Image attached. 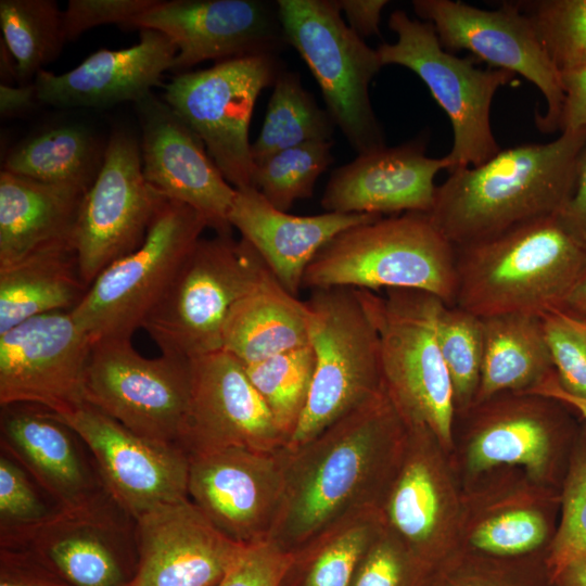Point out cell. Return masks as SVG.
Returning a JSON list of instances; mask_svg holds the SVG:
<instances>
[{"instance_id":"4316f807","label":"cell","mask_w":586,"mask_h":586,"mask_svg":"<svg viewBox=\"0 0 586 586\" xmlns=\"http://www.w3.org/2000/svg\"><path fill=\"white\" fill-rule=\"evenodd\" d=\"M378 217L382 216L336 212L297 216L245 188L235 189L228 219L282 286L297 296L306 268L320 249L343 230Z\"/></svg>"},{"instance_id":"9f6ffc18","label":"cell","mask_w":586,"mask_h":586,"mask_svg":"<svg viewBox=\"0 0 586 586\" xmlns=\"http://www.w3.org/2000/svg\"><path fill=\"white\" fill-rule=\"evenodd\" d=\"M556 581L559 586H586V558L570 564Z\"/></svg>"},{"instance_id":"d590c367","label":"cell","mask_w":586,"mask_h":586,"mask_svg":"<svg viewBox=\"0 0 586 586\" xmlns=\"http://www.w3.org/2000/svg\"><path fill=\"white\" fill-rule=\"evenodd\" d=\"M0 26L16 63L17 85L34 82L67 42L63 11L53 0H1Z\"/></svg>"},{"instance_id":"74e56055","label":"cell","mask_w":586,"mask_h":586,"mask_svg":"<svg viewBox=\"0 0 586 586\" xmlns=\"http://www.w3.org/2000/svg\"><path fill=\"white\" fill-rule=\"evenodd\" d=\"M332 141H313L254 163V188L276 208L288 212L310 198L318 178L333 163Z\"/></svg>"},{"instance_id":"277c9868","label":"cell","mask_w":586,"mask_h":586,"mask_svg":"<svg viewBox=\"0 0 586 586\" xmlns=\"http://www.w3.org/2000/svg\"><path fill=\"white\" fill-rule=\"evenodd\" d=\"M303 288L419 290L455 306L456 247L429 214L378 217L343 230L320 249Z\"/></svg>"},{"instance_id":"6f0895ef","label":"cell","mask_w":586,"mask_h":586,"mask_svg":"<svg viewBox=\"0 0 586 586\" xmlns=\"http://www.w3.org/2000/svg\"><path fill=\"white\" fill-rule=\"evenodd\" d=\"M0 68L1 77L4 78L1 84L10 85L9 79L15 80L17 84V69L15 60L13 59L2 38L0 41Z\"/></svg>"},{"instance_id":"4fadbf2b","label":"cell","mask_w":586,"mask_h":586,"mask_svg":"<svg viewBox=\"0 0 586 586\" xmlns=\"http://www.w3.org/2000/svg\"><path fill=\"white\" fill-rule=\"evenodd\" d=\"M0 547L26 551L72 586H127L138 566L137 520L106 494L0 534Z\"/></svg>"},{"instance_id":"60d3db41","label":"cell","mask_w":586,"mask_h":586,"mask_svg":"<svg viewBox=\"0 0 586 586\" xmlns=\"http://www.w3.org/2000/svg\"><path fill=\"white\" fill-rule=\"evenodd\" d=\"M586 558V443L576 447L565 474L562 517L548 565L553 579L573 562Z\"/></svg>"},{"instance_id":"b9f144b4","label":"cell","mask_w":586,"mask_h":586,"mask_svg":"<svg viewBox=\"0 0 586 586\" xmlns=\"http://www.w3.org/2000/svg\"><path fill=\"white\" fill-rule=\"evenodd\" d=\"M424 562L384 527L362 557L351 586H417Z\"/></svg>"},{"instance_id":"6da1fadb","label":"cell","mask_w":586,"mask_h":586,"mask_svg":"<svg viewBox=\"0 0 586 586\" xmlns=\"http://www.w3.org/2000/svg\"><path fill=\"white\" fill-rule=\"evenodd\" d=\"M406 436L384 390L304 444L284 447L283 496L269 540L292 552L348 517L378 510Z\"/></svg>"},{"instance_id":"f907efd6","label":"cell","mask_w":586,"mask_h":586,"mask_svg":"<svg viewBox=\"0 0 586 586\" xmlns=\"http://www.w3.org/2000/svg\"><path fill=\"white\" fill-rule=\"evenodd\" d=\"M563 103L559 130H586V67L561 75Z\"/></svg>"},{"instance_id":"ac0fdd59","label":"cell","mask_w":586,"mask_h":586,"mask_svg":"<svg viewBox=\"0 0 586 586\" xmlns=\"http://www.w3.org/2000/svg\"><path fill=\"white\" fill-rule=\"evenodd\" d=\"M283 449L228 447L190 456L188 498L234 543L269 540L283 496Z\"/></svg>"},{"instance_id":"7402d4cb","label":"cell","mask_w":586,"mask_h":586,"mask_svg":"<svg viewBox=\"0 0 586 586\" xmlns=\"http://www.w3.org/2000/svg\"><path fill=\"white\" fill-rule=\"evenodd\" d=\"M425 145L421 137L358 154L331 174L321 198L322 208L377 216L429 214L437 189L435 177L443 169L449 171L451 163L446 155L428 156Z\"/></svg>"},{"instance_id":"ab89813d","label":"cell","mask_w":586,"mask_h":586,"mask_svg":"<svg viewBox=\"0 0 586 586\" xmlns=\"http://www.w3.org/2000/svg\"><path fill=\"white\" fill-rule=\"evenodd\" d=\"M517 2L560 75L586 67V0Z\"/></svg>"},{"instance_id":"bcb514c9","label":"cell","mask_w":586,"mask_h":586,"mask_svg":"<svg viewBox=\"0 0 586 586\" xmlns=\"http://www.w3.org/2000/svg\"><path fill=\"white\" fill-rule=\"evenodd\" d=\"M292 560L270 540L245 545L217 586H282Z\"/></svg>"},{"instance_id":"ba28073f","label":"cell","mask_w":586,"mask_h":586,"mask_svg":"<svg viewBox=\"0 0 586 586\" xmlns=\"http://www.w3.org/2000/svg\"><path fill=\"white\" fill-rule=\"evenodd\" d=\"M286 43L305 61L327 111L352 148L367 153L385 145L369 86L381 67L370 48L343 20L335 0H278Z\"/></svg>"},{"instance_id":"8d00e7d4","label":"cell","mask_w":586,"mask_h":586,"mask_svg":"<svg viewBox=\"0 0 586 586\" xmlns=\"http://www.w3.org/2000/svg\"><path fill=\"white\" fill-rule=\"evenodd\" d=\"M243 366L288 444L308 399L315 370L313 348L307 344Z\"/></svg>"},{"instance_id":"4dcf8cb0","label":"cell","mask_w":586,"mask_h":586,"mask_svg":"<svg viewBox=\"0 0 586 586\" xmlns=\"http://www.w3.org/2000/svg\"><path fill=\"white\" fill-rule=\"evenodd\" d=\"M307 344L305 302L288 292L269 271L230 310L221 351L251 365Z\"/></svg>"},{"instance_id":"7a4b0ae2","label":"cell","mask_w":586,"mask_h":586,"mask_svg":"<svg viewBox=\"0 0 586 586\" xmlns=\"http://www.w3.org/2000/svg\"><path fill=\"white\" fill-rule=\"evenodd\" d=\"M586 130L546 143L500 150L488 161L449 171L437 186L432 221L455 247L557 216L569 201Z\"/></svg>"},{"instance_id":"8fae6325","label":"cell","mask_w":586,"mask_h":586,"mask_svg":"<svg viewBox=\"0 0 586 586\" xmlns=\"http://www.w3.org/2000/svg\"><path fill=\"white\" fill-rule=\"evenodd\" d=\"M282 69L277 55H252L177 74L165 86V102L201 138L234 189L254 188L251 118L262 90Z\"/></svg>"},{"instance_id":"7dc6e473","label":"cell","mask_w":586,"mask_h":586,"mask_svg":"<svg viewBox=\"0 0 586 586\" xmlns=\"http://www.w3.org/2000/svg\"><path fill=\"white\" fill-rule=\"evenodd\" d=\"M157 0H69L63 11L66 41L84 31L105 24L129 26L133 17L153 7Z\"/></svg>"},{"instance_id":"11a10c76","label":"cell","mask_w":586,"mask_h":586,"mask_svg":"<svg viewBox=\"0 0 586 586\" xmlns=\"http://www.w3.org/2000/svg\"><path fill=\"white\" fill-rule=\"evenodd\" d=\"M560 309L586 318V264Z\"/></svg>"},{"instance_id":"91938a15","label":"cell","mask_w":586,"mask_h":586,"mask_svg":"<svg viewBox=\"0 0 586 586\" xmlns=\"http://www.w3.org/2000/svg\"><path fill=\"white\" fill-rule=\"evenodd\" d=\"M472 586H485V585H472Z\"/></svg>"},{"instance_id":"9a60e30c","label":"cell","mask_w":586,"mask_h":586,"mask_svg":"<svg viewBox=\"0 0 586 586\" xmlns=\"http://www.w3.org/2000/svg\"><path fill=\"white\" fill-rule=\"evenodd\" d=\"M166 200L145 180L138 139L126 129H114L73 237L80 275L88 286L107 266L143 243Z\"/></svg>"},{"instance_id":"ffe728a7","label":"cell","mask_w":586,"mask_h":586,"mask_svg":"<svg viewBox=\"0 0 586 586\" xmlns=\"http://www.w3.org/2000/svg\"><path fill=\"white\" fill-rule=\"evenodd\" d=\"M142 171L169 200L199 212L216 233H232L229 213L235 189L209 156L194 130L153 92L137 101Z\"/></svg>"},{"instance_id":"1f68e13d","label":"cell","mask_w":586,"mask_h":586,"mask_svg":"<svg viewBox=\"0 0 586 586\" xmlns=\"http://www.w3.org/2000/svg\"><path fill=\"white\" fill-rule=\"evenodd\" d=\"M481 319L483 362L474 405L506 393H526L556 372L542 316Z\"/></svg>"},{"instance_id":"cb8c5ba5","label":"cell","mask_w":586,"mask_h":586,"mask_svg":"<svg viewBox=\"0 0 586 586\" xmlns=\"http://www.w3.org/2000/svg\"><path fill=\"white\" fill-rule=\"evenodd\" d=\"M0 445L56 508L78 507L109 494L81 437L49 409L1 406Z\"/></svg>"},{"instance_id":"484cf974","label":"cell","mask_w":586,"mask_h":586,"mask_svg":"<svg viewBox=\"0 0 586 586\" xmlns=\"http://www.w3.org/2000/svg\"><path fill=\"white\" fill-rule=\"evenodd\" d=\"M492 397L470 409L475 413L469 445V464L474 471L498 464H521L543 474L556 448L570 440L572 423L564 404L530 393Z\"/></svg>"},{"instance_id":"52a82bcc","label":"cell","mask_w":586,"mask_h":586,"mask_svg":"<svg viewBox=\"0 0 586 586\" xmlns=\"http://www.w3.org/2000/svg\"><path fill=\"white\" fill-rule=\"evenodd\" d=\"M304 302L315 370L285 448L304 444L385 390L378 333L356 289H315Z\"/></svg>"},{"instance_id":"816d5d0a","label":"cell","mask_w":586,"mask_h":586,"mask_svg":"<svg viewBox=\"0 0 586 586\" xmlns=\"http://www.w3.org/2000/svg\"><path fill=\"white\" fill-rule=\"evenodd\" d=\"M348 26L362 39L380 35L382 11L386 0H335Z\"/></svg>"},{"instance_id":"db71d44e","label":"cell","mask_w":586,"mask_h":586,"mask_svg":"<svg viewBox=\"0 0 586 586\" xmlns=\"http://www.w3.org/2000/svg\"><path fill=\"white\" fill-rule=\"evenodd\" d=\"M526 393L557 399L577 411L586 420V398L565 392L561 387L556 372Z\"/></svg>"},{"instance_id":"94428289","label":"cell","mask_w":586,"mask_h":586,"mask_svg":"<svg viewBox=\"0 0 586 586\" xmlns=\"http://www.w3.org/2000/svg\"><path fill=\"white\" fill-rule=\"evenodd\" d=\"M127 586H131V584H130V585H127Z\"/></svg>"},{"instance_id":"44dd1931","label":"cell","mask_w":586,"mask_h":586,"mask_svg":"<svg viewBox=\"0 0 586 586\" xmlns=\"http://www.w3.org/2000/svg\"><path fill=\"white\" fill-rule=\"evenodd\" d=\"M192 390L180 446L189 456L228 447L278 450L286 438L234 356L191 359Z\"/></svg>"},{"instance_id":"2e32d148","label":"cell","mask_w":586,"mask_h":586,"mask_svg":"<svg viewBox=\"0 0 586 586\" xmlns=\"http://www.w3.org/2000/svg\"><path fill=\"white\" fill-rule=\"evenodd\" d=\"M92 343L66 310L0 334V405L30 404L62 415L85 403Z\"/></svg>"},{"instance_id":"680465c9","label":"cell","mask_w":586,"mask_h":586,"mask_svg":"<svg viewBox=\"0 0 586 586\" xmlns=\"http://www.w3.org/2000/svg\"><path fill=\"white\" fill-rule=\"evenodd\" d=\"M558 314L577 332L586 339V318L563 309H556Z\"/></svg>"},{"instance_id":"681fc988","label":"cell","mask_w":586,"mask_h":586,"mask_svg":"<svg viewBox=\"0 0 586 586\" xmlns=\"http://www.w3.org/2000/svg\"><path fill=\"white\" fill-rule=\"evenodd\" d=\"M556 217L565 232L586 251V142L576 161L573 192Z\"/></svg>"},{"instance_id":"d6a6232c","label":"cell","mask_w":586,"mask_h":586,"mask_svg":"<svg viewBox=\"0 0 586 586\" xmlns=\"http://www.w3.org/2000/svg\"><path fill=\"white\" fill-rule=\"evenodd\" d=\"M105 150L106 142L81 124L54 125L15 144L2 170L87 193L102 168Z\"/></svg>"},{"instance_id":"8992f818","label":"cell","mask_w":586,"mask_h":586,"mask_svg":"<svg viewBox=\"0 0 586 586\" xmlns=\"http://www.w3.org/2000/svg\"><path fill=\"white\" fill-rule=\"evenodd\" d=\"M269 271L242 238H201L142 328L164 355L191 360L221 351L230 310Z\"/></svg>"},{"instance_id":"9c48e42d","label":"cell","mask_w":586,"mask_h":586,"mask_svg":"<svg viewBox=\"0 0 586 586\" xmlns=\"http://www.w3.org/2000/svg\"><path fill=\"white\" fill-rule=\"evenodd\" d=\"M207 222L191 206L167 199L143 243L107 266L71 310L92 342L128 337L142 328Z\"/></svg>"},{"instance_id":"c3c4849f","label":"cell","mask_w":586,"mask_h":586,"mask_svg":"<svg viewBox=\"0 0 586 586\" xmlns=\"http://www.w3.org/2000/svg\"><path fill=\"white\" fill-rule=\"evenodd\" d=\"M0 586H72L26 551L0 547Z\"/></svg>"},{"instance_id":"30bf717a","label":"cell","mask_w":586,"mask_h":586,"mask_svg":"<svg viewBox=\"0 0 586 586\" xmlns=\"http://www.w3.org/2000/svg\"><path fill=\"white\" fill-rule=\"evenodd\" d=\"M388 27L397 39L377 48L381 64L412 71L447 114L453 127V146L446 155L451 170L480 165L501 149L491 124V107L497 91L514 75L502 69L479 68L475 59L445 50L432 24L396 10Z\"/></svg>"},{"instance_id":"f35d334b","label":"cell","mask_w":586,"mask_h":586,"mask_svg":"<svg viewBox=\"0 0 586 586\" xmlns=\"http://www.w3.org/2000/svg\"><path fill=\"white\" fill-rule=\"evenodd\" d=\"M440 348L451 381L457 411L474 405L483 362L482 319L445 305L437 319Z\"/></svg>"},{"instance_id":"d6986e66","label":"cell","mask_w":586,"mask_h":586,"mask_svg":"<svg viewBox=\"0 0 586 586\" xmlns=\"http://www.w3.org/2000/svg\"><path fill=\"white\" fill-rule=\"evenodd\" d=\"M129 26L165 34L177 49V74L208 60L278 56L288 46L277 2L260 0H157Z\"/></svg>"},{"instance_id":"603a6c76","label":"cell","mask_w":586,"mask_h":586,"mask_svg":"<svg viewBox=\"0 0 586 586\" xmlns=\"http://www.w3.org/2000/svg\"><path fill=\"white\" fill-rule=\"evenodd\" d=\"M137 543L131 586H217L243 547L219 532L189 498L140 517Z\"/></svg>"},{"instance_id":"ee69618b","label":"cell","mask_w":586,"mask_h":586,"mask_svg":"<svg viewBox=\"0 0 586 586\" xmlns=\"http://www.w3.org/2000/svg\"><path fill=\"white\" fill-rule=\"evenodd\" d=\"M547 533V523L540 513L509 510L481 524L472 535V544L494 555H519L542 545Z\"/></svg>"},{"instance_id":"e575fe53","label":"cell","mask_w":586,"mask_h":586,"mask_svg":"<svg viewBox=\"0 0 586 586\" xmlns=\"http://www.w3.org/2000/svg\"><path fill=\"white\" fill-rule=\"evenodd\" d=\"M334 126L298 74L282 69L273 84L260 132L252 143L253 161L303 143L331 140Z\"/></svg>"},{"instance_id":"e0dca14e","label":"cell","mask_w":586,"mask_h":586,"mask_svg":"<svg viewBox=\"0 0 586 586\" xmlns=\"http://www.w3.org/2000/svg\"><path fill=\"white\" fill-rule=\"evenodd\" d=\"M56 416L81 437L106 491L136 520L188 498L190 456L180 446L138 435L86 402Z\"/></svg>"},{"instance_id":"f546056e","label":"cell","mask_w":586,"mask_h":586,"mask_svg":"<svg viewBox=\"0 0 586 586\" xmlns=\"http://www.w3.org/2000/svg\"><path fill=\"white\" fill-rule=\"evenodd\" d=\"M89 286L73 241L39 249L0 267V334L35 316L71 311Z\"/></svg>"},{"instance_id":"d4e9b609","label":"cell","mask_w":586,"mask_h":586,"mask_svg":"<svg viewBox=\"0 0 586 586\" xmlns=\"http://www.w3.org/2000/svg\"><path fill=\"white\" fill-rule=\"evenodd\" d=\"M176 54L174 42L165 34L141 28L139 42L129 48L98 50L62 74L41 69L34 80L37 97L40 103L59 107L104 109L125 101L136 103L171 69Z\"/></svg>"},{"instance_id":"7c38bea8","label":"cell","mask_w":586,"mask_h":586,"mask_svg":"<svg viewBox=\"0 0 586 586\" xmlns=\"http://www.w3.org/2000/svg\"><path fill=\"white\" fill-rule=\"evenodd\" d=\"M191 390L189 359L164 354L146 358L128 337L92 343L85 402L138 435L180 446Z\"/></svg>"},{"instance_id":"836d02e7","label":"cell","mask_w":586,"mask_h":586,"mask_svg":"<svg viewBox=\"0 0 586 586\" xmlns=\"http://www.w3.org/2000/svg\"><path fill=\"white\" fill-rule=\"evenodd\" d=\"M383 528L378 510L348 517L292 551L289 574L298 586H351L356 570Z\"/></svg>"},{"instance_id":"5bb4252c","label":"cell","mask_w":586,"mask_h":586,"mask_svg":"<svg viewBox=\"0 0 586 586\" xmlns=\"http://www.w3.org/2000/svg\"><path fill=\"white\" fill-rule=\"evenodd\" d=\"M412 8L420 20L433 25L445 50H467L491 68L520 75L534 84L546 102V112L536 113L537 128L544 132L559 130L561 75L518 2L486 10L455 0H413Z\"/></svg>"},{"instance_id":"7bdbcfd3","label":"cell","mask_w":586,"mask_h":586,"mask_svg":"<svg viewBox=\"0 0 586 586\" xmlns=\"http://www.w3.org/2000/svg\"><path fill=\"white\" fill-rule=\"evenodd\" d=\"M25 469L5 453L0 455V534L33 526L56 508L44 502Z\"/></svg>"},{"instance_id":"f1b7e54d","label":"cell","mask_w":586,"mask_h":586,"mask_svg":"<svg viewBox=\"0 0 586 586\" xmlns=\"http://www.w3.org/2000/svg\"><path fill=\"white\" fill-rule=\"evenodd\" d=\"M86 192L0 173V267L73 241ZM74 242V241H73Z\"/></svg>"},{"instance_id":"f5cc1de1","label":"cell","mask_w":586,"mask_h":586,"mask_svg":"<svg viewBox=\"0 0 586 586\" xmlns=\"http://www.w3.org/2000/svg\"><path fill=\"white\" fill-rule=\"evenodd\" d=\"M39 103L35 82L16 86L0 85V114L2 117L25 115Z\"/></svg>"},{"instance_id":"5b68a950","label":"cell","mask_w":586,"mask_h":586,"mask_svg":"<svg viewBox=\"0 0 586 586\" xmlns=\"http://www.w3.org/2000/svg\"><path fill=\"white\" fill-rule=\"evenodd\" d=\"M356 291L378 333L388 397L406 425L424 429L447 446L456 408L437 339V319L446 304L419 290Z\"/></svg>"},{"instance_id":"3957f363","label":"cell","mask_w":586,"mask_h":586,"mask_svg":"<svg viewBox=\"0 0 586 586\" xmlns=\"http://www.w3.org/2000/svg\"><path fill=\"white\" fill-rule=\"evenodd\" d=\"M585 264L557 217L539 218L456 247L455 306L480 318L542 316L562 308Z\"/></svg>"},{"instance_id":"f6af8a7d","label":"cell","mask_w":586,"mask_h":586,"mask_svg":"<svg viewBox=\"0 0 586 586\" xmlns=\"http://www.w3.org/2000/svg\"><path fill=\"white\" fill-rule=\"evenodd\" d=\"M553 368L561 387L586 398V339L557 310L542 315Z\"/></svg>"},{"instance_id":"83f0119b","label":"cell","mask_w":586,"mask_h":586,"mask_svg":"<svg viewBox=\"0 0 586 586\" xmlns=\"http://www.w3.org/2000/svg\"><path fill=\"white\" fill-rule=\"evenodd\" d=\"M433 437L424 429L407 426L404 448L378 508L384 527L423 562L435 550L444 513L441 481L428 449Z\"/></svg>"}]
</instances>
